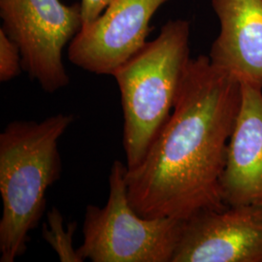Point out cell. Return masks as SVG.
Here are the masks:
<instances>
[{
  "instance_id": "cell-4",
  "label": "cell",
  "mask_w": 262,
  "mask_h": 262,
  "mask_svg": "<svg viewBox=\"0 0 262 262\" xmlns=\"http://www.w3.org/2000/svg\"><path fill=\"white\" fill-rule=\"evenodd\" d=\"M126 171V164L115 160L107 203L86 206L78 253L84 261L172 262L184 222L139 215L128 199Z\"/></svg>"
},
{
  "instance_id": "cell-3",
  "label": "cell",
  "mask_w": 262,
  "mask_h": 262,
  "mask_svg": "<svg viewBox=\"0 0 262 262\" xmlns=\"http://www.w3.org/2000/svg\"><path fill=\"white\" fill-rule=\"evenodd\" d=\"M190 23L171 19L115 70L123 113L126 167H136L168 120L190 57Z\"/></svg>"
},
{
  "instance_id": "cell-6",
  "label": "cell",
  "mask_w": 262,
  "mask_h": 262,
  "mask_svg": "<svg viewBox=\"0 0 262 262\" xmlns=\"http://www.w3.org/2000/svg\"><path fill=\"white\" fill-rule=\"evenodd\" d=\"M169 0H115L68 45L69 61L86 72L111 75L146 45L150 20Z\"/></svg>"
},
{
  "instance_id": "cell-11",
  "label": "cell",
  "mask_w": 262,
  "mask_h": 262,
  "mask_svg": "<svg viewBox=\"0 0 262 262\" xmlns=\"http://www.w3.org/2000/svg\"><path fill=\"white\" fill-rule=\"evenodd\" d=\"M23 70L24 61L19 45L0 28V82H9Z\"/></svg>"
},
{
  "instance_id": "cell-10",
  "label": "cell",
  "mask_w": 262,
  "mask_h": 262,
  "mask_svg": "<svg viewBox=\"0 0 262 262\" xmlns=\"http://www.w3.org/2000/svg\"><path fill=\"white\" fill-rule=\"evenodd\" d=\"M77 223L66 225L60 211L53 207L47 213V223L43 225L42 237L56 252L61 262H83L77 249L73 247V236Z\"/></svg>"
},
{
  "instance_id": "cell-1",
  "label": "cell",
  "mask_w": 262,
  "mask_h": 262,
  "mask_svg": "<svg viewBox=\"0 0 262 262\" xmlns=\"http://www.w3.org/2000/svg\"><path fill=\"white\" fill-rule=\"evenodd\" d=\"M242 100L241 82L209 56L190 58L168 120L140 163L126 171L139 215L187 221L222 210V177Z\"/></svg>"
},
{
  "instance_id": "cell-7",
  "label": "cell",
  "mask_w": 262,
  "mask_h": 262,
  "mask_svg": "<svg viewBox=\"0 0 262 262\" xmlns=\"http://www.w3.org/2000/svg\"><path fill=\"white\" fill-rule=\"evenodd\" d=\"M172 262H262V204L204 211L184 221Z\"/></svg>"
},
{
  "instance_id": "cell-8",
  "label": "cell",
  "mask_w": 262,
  "mask_h": 262,
  "mask_svg": "<svg viewBox=\"0 0 262 262\" xmlns=\"http://www.w3.org/2000/svg\"><path fill=\"white\" fill-rule=\"evenodd\" d=\"M241 84V106L222 177V196L228 207L262 204V89Z\"/></svg>"
},
{
  "instance_id": "cell-5",
  "label": "cell",
  "mask_w": 262,
  "mask_h": 262,
  "mask_svg": "<svg viewBox=\"0 0 262 262\" xmlns=\"http://www.w3.org/2000/svg\"><path fill=\"white\" fill-rule=\"evenodd\" d=\"M1 28L19 45L24 70L48 94L69 84L66 45L82 27L80 4L60 0H0Z\"/></svg>"
},
{
  "instance_id": "cell-9",
  "label": "cell",
  "mask_w": 262,
  "mask_h": 262,
  "mask_svg": "<svg viewBox=\"0 0 262 262\" xmlns=\"http://www.w3.org/2000/svg\"><path fill=\"white\" fill-rule=\"evenodd\" d=\"M220 31L209 54L219 69L262 89V0H211Z\"/></svg>"
},
{
  "instance_id": "cell-12",
  "label": "cell",
  "mask_w": 262,
  "mask_h": 262,
  "mask_svg": "<svg viewBox=\"0 0 262 262\" xmlns=\"http://www.w3.org/2000/svg\"><path fill=\"white\" fill-rule=\"evenodd\" d=\"M115 0H80L82 27H89L98 19Z\"/></svg>"
},
{
  "instance_id": "cell-2",
  "label": "cell",
  "mask_w": 262,
  "mask_h": 262,
  "mask_svg": "<svg viewBox=\"0 0 262 262\" xmlns=\"http://www.w3.org/2000/svg\"><path fill=\"white\" fill-rule=\"evenodd\" d=\"M75 121L56 114L41 122L14 121L0 134V261L28 250L29 233L46 211V193L61 175L58 142Z\"/></svg>"
}]
</instances>
